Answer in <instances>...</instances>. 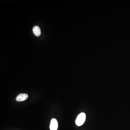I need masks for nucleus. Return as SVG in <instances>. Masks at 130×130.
Segmentation results:
<instances>
[{
    "label": "nucleus",
    "instance_id": "20e7f679",
    "mask_svg": "<svg viewBox=\"0 0 130 130\" xmlns=\"http://www.w3.org/2000/svg\"><path fill=\"white\" fill-rule=\"evenodd\" d=\"M32 31L33 33L35 36L38 37L40 36L41 34V31L40 29L37 26H35L32 28Z\"/></svg>",
    "mask_w": 130,
    "mask_h": 130
},
{
    "label": "nucleus",
    "instance_id": "f03ea898",
    "mask_svg": "<svg viewBox=\"0 0 130 130\" xmlns=\"http://www.w3.org/2000/svg\"><path fill=\"white\" fill-rule=\"evenodd\" d=\"M50 128L51 130H57L58 123L56 119H53L51 120Z\"/></svg>",
    "mask_w": 130,
    "mask_h": 130
},
{
    "label": "nucleus",
    "instance_id": "7ed1b4c3",
    "mask_svg": "<svg viewBox=\"0 0 130 130\" xmlns=\"http://www.w3.org/2000/svg\"><path fill=\"white\" fill-rule=\"evenodd\" d=\"M28 94L24 93L20 94L17 96L16 98V101L18 102H22L25 101L28 98Z\"/></svg>",
    "mask_w": 130,
    "mask_h": 130
},
{
    "label": "nucleus",
    "instance_id": "f257e3e1",
    "mask_svg": "<svg viewBox=\"0 0 130 130\" xmlns=\"http://www.w3.org/2000/svg\"><path fill=\"white\" fill-rule=\"evenodd\" d=\"M86 114L84 113H81L77 117L76 120V125L78 126L83 125L86 120Z\"/></svg>",
    "mask_w": 130,
    "mask_h": 130
}]
</instances>
